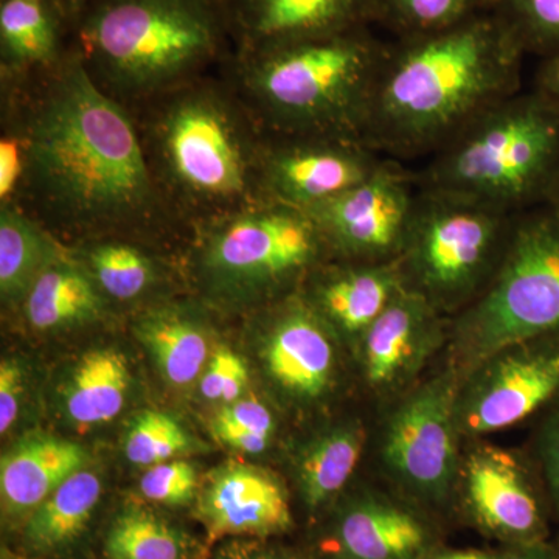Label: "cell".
<instances>
[{
    "instance_id": "obj_1",
    "label": "cell",
    "mask_w": 559,
    "mask_h": 559,
    "mask_svg": "<svg viewBox=\"0 0 559 559\" xmlns=\"http://www.w3.org/2000/svg\"><path fill=\"white\" fill-rule=\"evenodd\" d=\"M2 103L27 135L20 207L62 245L186 229L154 182L131 110L97 86L73 46L49 72L2 83Z\"/></svg>"
},
{
    "instance_id": "obj_2",
    "label": "cell",
    "mask_w": 559,
    "mask_h": 559,
    "mask_svg": "<svg viewBox=\"0 0 559 559\" xmlns=\"http://www.w3.org/2000/svg\"><path fill=\"white\" fill-rule=\"evenodd\" d=\"M524 57L492 10L390 40L360 139L385 159L430 157L489 106L522 91Z\"/></svg>"
},
{
    "instance_id": "obj_3",
    "label": "cell",
    "mask_w": 559,
    "mask_h": 559,
    "mask_svg": "<svg viewBox=\"0 0 559 559\" xmlns=\"http://www.w3.org/2000/svg\"><path fill=\"white\" fill-rule=\"evenodd\" d=\"M130 110L154 182L186 229L263 201L264 130L226 70Z\"/></svg>"
},
{
    "instance_id": "obj_4",
    "label": "cell",
    "mask_w": 559,
    "mask_h": 559,
    "mask_svg": "<svg viewBox=\"0 0 559 559\" xmlns=\"http://www.w3.org/2000/svg\"><path fill=\"white\" fill-rule=\"evenodd\" d=\"M72 46L128 109L234 58L221 0H94L73 25Z\"/></svg>"
},
{
    "instance_id": "obj_5",
    "label": "cell",
    "mask_w": 559,
    "mask_h": 559,
    "mask_svg": "<svg viewBox=\"0 0 559 559\" xmlns=\"http://www.w3.org/2000/svg\"><path fill=\"white\" fill-rule=\"evenodd\" d=\"M389 40L373 25L234 55L224 68L272 134L360 140Z\"/></svg>"
},
{
    "instance_id": "obj_6",
    "label": "cell",
    "mask_w": 559,
    "mask_h": 559,
    "mask_svg": "<svg viewBox=\"0 0 559 559\" xmlns=\"http://www.w3.org/2000/svg\"><path fill=\"white\" fill-rule=\"evenodd\" d=\"M415 173L419 189L447 191L502 212L554 205L559 193V106L520 91L469 121Z\"/></svg>"
},
{
    "instance_id": "obj_7",
    "label": "cell",
    "mask_w": 559,
    "mask_h": 559,
    "mask_svg": "<svg viewBox=\"0 0 559 559\" xmlns=\"http://www.w3.org/2000/svg\"><path fill=\"white\" fill-rule=\"evenodd\" d=\"M190 230L202 288L227 304L286 299L331 259L310 213L277 202H255Z\"/></svg>"
},
{
    "instance_id": "obj_8",
    "label": "cell",
    "mask_w": 559,
    "mask_h": 559,
    "mask_svg": "<svg viewBox=\"0 0 559 559\" xmlns=\"http://www.w3.org/2000/svg\"><path fill=\"white\" fill-rule=\"evenodd\" d=\"M463 358L485 364L507 349L559 340V210L516 213L509 242L479 296L454 320Z\"/></svg>"
},
{
    "instance_id": "obj_9",
    "label": "cell",
    "mask_w": 559,
    "mask_h": 559,
    "mask_svg": "<svg viewBox=\"0 0 559 559\" xmlns=\"http://www.w3.org/2000/svg\"><path fill=\"white\" fill-rule=\"evenodd\" d=\"M514 215L447 191L419 189L399 259L404 288L460 312L495 274Z\"/></svg>"
},
{
    "instance_id": "obj_10",
    "label": "cell",
    "mask_w": 559,
    "mask_h": 559,
    "mask_svg": "<svg viewBox=\"0 0 559 559\" xmlns=\"http://www.w3.org/2000/svg\"><path fill=\"white\" fill-rule=\"evenodd\" d=\"M417 191L414 175L385 159L369 178L308 213L331 259L390 263L406 245Z\"/></svg>"
},
{
    "instance_id": "obj_11",
    "label": "cell",
    "mask_w": 559,
    "mask_h": 559,
    "mask_svg": "<svg viewBox=\"0 0 559 559\" xmlns=\"http://www.w3.org/2000/svg\"><path fill=\"white\" fill-rule=\"evenodd\" d=\"M384 160L360 140L264 131L260 197L310 212L369 178Z\"/></svg>"
},
{
    "instance_id": "obj_12",
    "label": "cell",
    "mask_w": 559,
    "mask_h": 559,
    "mask_svg": "<svg viewBox=\"0 0 559 559\" xmlns=\"http://www.w3.org/2000/svg\"><path fill=\"white\" fill-rule=\"evenodd\" d=\"M457 400L451 378H436L415 390L385 428V465L423 498L443 499L457 473Z\"/></svg>"
},
{
    "instance_id": "obj_13",
    "label": "cell",
    "mask_w": 559,
    "mask_h": 559,
    "mask_svg": "<svg viewBox=\"0 0 559 559\" xmlns=\"http://www.w3.org/2000/svg\"><path fill=\"white\" fill-rule=\"evenodd\" d=\"M559 393V340L500 353L457 400L460 432H495L543 411Z\"/></svg>"
},
{
    "instance_id": "obj_14",
    "label": "cell",
    "mask_w": 559,
    "mask_h": 559,
    "mask_svg": "<svg viewBox=\"0 0 559 559\" xmlns=\"http://www.w3.org/2000/svg\"><path fill=\"white\" fill-rule=\"evenodd\" d=\"M234 55L374 25V0H224Z\"/></svg>"
},
{
    "instance_id": "obj_15",
    "label": "cell",
    "mask_w": 559,
    "mask_h": 559,
    "mask_svg": "<svg viewBox=\"0 0 559 559\" xmlns=\"http://www.w3.org/2000/svg\"><path fill=\"white\" fill-rule=\"evenodd\" d=\"M466 499L484 527L521 543L540 540L544 532L540 480L516 455L479 447L463 466Z\"/></svg>"
},
{
    "instance_id": "obj_16",
    "label": "cell",
    "mask_w": 559,
    "mask_h": 559,
    "mask_svg": "<svg viewBox=\"0 0 559 559\" xmlns=\"http://www.w3.org/2000/svg\"><path fill=\"white\" fill-rule=\"evenodd\" d=\"M323 261L308 275L300 297L326 325L360 340L404 288L399 261Z\"/></svg>"
},
{
    "instance_id": "obj_17",
    "label": "cell",
    "mask_w": 559,
    "mask_h": 559,
    "mask_svg": "<svg viewBox=\"0 0 559 559\" xmlns=\"http://www.w3.org/2000/svg\"><path fill=\"white\" fill-rule=\"evenodd\" d=\"M443 334V312L403 288L360 337L366 378L373 388H400L425 362Z\"/></svg>"
},
{
    "instance_id": "obj_18",
    "label": "cell",
    "mask_w": 559,
    "mask_h": 559,
    "mask_svg": "<svg viewBox=\"0 0 559 559\" xmlns=\"http://www.w3.org/2000/svg\"><path fill=\"white\" fill-rule=\"evenodd\" d=\"M266 341V366L275 382L299 399H318L329 389L334 370L330 326L293 294L277 301Z\"/></svg>"
},
{
    "instance_id": "obj_19",
    "label": "cell",
    "mask_w": 559,
    "mask_h": 559,
    "mask_svg": "<svg viewBox=\"0 0 559 559\" xmlns=\"http://www.w3.org/2000/svg\"><path fill=\"white\" fill-rule=\"evenodd\" d=\"M198 513L212 538L270 536L293 522L282 485L264 471L242 465L224 466L210 476Z\"/></svg>"
},
{
    "instance_id": "obj_20",
    "label": "cell",
    "mask_w": 559,
    "mask_h": 559,
    "mask_svg": "<svg viewBox=\"0 0 559 559\" xmlns=\"http://www.w3.org/2000/svg\"><path fill=\"white\" fill-rule=\"evenodd\" d=\"M72 31L55 0H0V80L22 81L57 68Z\"/></svg>"
},
{
    "instance_id": "obj_21",
    "label": "cell",
    "mask_w": 559,
    "mask_h": 559,
    "mask_svg": "<svg viewBox=\"0 0 559 559\" xmlns=\"http://www.w3.org/2000/svg\"><path fill=\"white\" fill-rule=\"evenodd\" d=\"M87 452L73 441L31 436L17 441L0 463L3 514L31 516L62 481L83 469Z\"/></svg>"
},
{
    "instance_id": "obj_22",
    "label": "cell",
    "mask_w": 559,
    "mask_h": 559,
    "mask_svg": "<svg viewBox=\"0 0 559 559\" xmlns=\"http://www.w3.org/2000/svg\"><path fill=\"white\" fill-rule=\"evenodd\" d=\"M337 543L347 559H419L428 532L411 511L367 496L342 514Z\"/></svg>"
},
{
    "instance_id": "obj_23",
    "label": "cell",
    "mask_w": 559,
    "mask_h": 559,
    "mask_svg": "<svg viewBox=\"0 0 559 559\" xmlns=\"http://www.w3.org/2000/svg\"><path fill=\"white\" fill-rule=\"evenodd\" d=\"M20 307L33 330L57 331L97 322L108 304L68 248L66 255L36 280Z\"/></svg>"
},
{
    "instance_id": "obj_24",
    "label": "cell",
    "mask_w": 559,
    "mask_h": 559,
    "mask_svg": "<svg viewBox=\"0 0 559 559\" xmlns=\"http://www.w3.org/2000/svg\"><path fill=\"white\" fill-rule=\"evenodd\" d=\"M106 304L145 299L162 280V264L146 250L145 241L128 237H100L70 246Z\"/></svg>"
},
{
    "instance_id": "obj_25",
    "label": "cell",
    "mask_w": 559,
    "mask_h": 559,
    "mask_svg": "<svg viewBox=\"0 0 559 559\" xmlns=\"http://www.w3.org/2000/svg\"><path fill=\"white\" fill-rule=\"evenodd\" d=\"M134 331L150 349L165 380L183 388L200 378L207 362L209 337L189 307L153 305L139 316Z\"/></svg>"
},
{
    "instance_id": "obj_26",
    "label": "cell",
    "mask_w": 559,
    "mask_h": 559,
    "mask_svg": "<svg viewBox=\"0 0 559 559\" xmlns=\"http://www.w3.org/2000/svg\"><path fill=\"white\" fill-rule=\"evenodd\" d=\"M68 252L49 229L17 205H0V296L20 307L28 290Z\"/></svg>"
},
{
    "instance_id": "obj_27",
    "label": "cell",
    "mask_w": 559,
    "mask_h": 559,
    "mask_svg": "<svg viewBox=\"0 0 559 559\" xmlns=\"http://www.w3.org/2000/svg\"><path fill=\"white\" fill-rule=\"evenodd\" d=\"M130 369L120 352L92 349L76 364L66 393V412L79 426H95L117 417L130 389Z\"/></svg>"
},
{
    "instance_id": "obj_28",
    "label": "cell",
    "mask_w": 559,
    "mask_h": 559,
    "mask_svg": "<svg viewBox=\"0 0 559 559\" xmlns=\"http://www.w3.org/2000/svg\"><path fill=\"white\" fill-rule=\"evenodd\" d=\"M100 496L97 474L76 471L27 518L24 536L28 546L38 551L68 546L86 528Z\"/></svg>"
},
{
    "instance_id": "obj_29",
    "label": "cell",
    "mask_w": 559,
    "mask_h": 559,
    "mask_svg": "<svg viewBox=\"0 0 559 559\" xmlns=\"http://www.w3.org/2000/svg\"><path fill=\"white\" fill-rule=\"evenodd\" d=\"M364 430L358 423L323 432L305 448L299 480L305 502L316 509L345 487L362 454Z\"/></svg>"
},
{
    "instance_id": "obj_30",
    "label": "cell",
    "mask_w": 559,
    "mask_h": 559,
    "mask_svg": "<svg viewBox=\"0 0 559 559\" xmlns=\"http://www.w3.org/2000/svg\"><path fill=\"white\" fill-rule=\"evenodd\" d=\"M377 21L396 38L450 28L485 10V0H374Z\"/></svg>"
},
{
    "instance_id": "obj_31",
    "label": "cell",
    "mask_w": 559,
    "mask_h": 559,
    "mask_svg": "<svg viewBox=\"0 0 559 559\" xmlns=\"http://www.w3.org/2000/svg\"><path fill=\"white\" fill-rule=\"evenodd\" d=\"M178 533L148 511H123L106 536L108 559H182Z\"/></svg>"
},
{
    "instance_id": "obj_32",
    "label": "cell",
    "mask_w": 559,
    "mask_h": 559,
    "mask_svg": "<svg viewBox=\"0 0 559 559\" xmlns=\"http://www.w3.org/2000/svg\"><path fill=\"white\" fill-rule=\"evenodd\" d=\"M491 10L525 55L559 51V0H498Z\"/></svg>"
},
{
    "instance_id": "obj_33",
    "label": "cell",
    "mask_w": 559,
    "mask_h": 559,
    "mask_svg": "<svg viewBox=\"0 0 559 559\" xmlns=\"http://www.w3.org/2000/svg\"><path fill=\"white\" fill-rule=\"evenodd\" d=\"M189 444V436L175 418L150 411L132 423L124 439V454L134 465L154 466L186 451Z\"/></svg>"
},
{
    "instance_id": "obj_34",
    "label": "cell",
    "mask_w": 559,
    "mask_h": 559,
    "mask_svg": "<svg viewBox=\"0 0 559 559\" xmlns=\"http://www.w3.org/2000/svg\"><path fill=\"white\" fill-rule=\"evenodd\" d=\"M28 148L24 124L16 110L2 103V131H0V205L20 207Z\"/></svg>"
},
{
    "instance_id": "obj_35",
    "label": "cell",
    "mask_w": 559,
    "mask_h": 559,
    "mask_svg": "<svg viewBox=\"0 0 559 559\" xmlns=\"http://www.w3.org/2000/svg\"><path fill=\"white\" fill-rule=\"evenodd\" d=\"M197 488V469L187 462L159 463L151 466L148 473L140 480L142 495L164 506L189 503Z\"/></svg>"
},
{
    "instance_id": "obj_36",
    "label": "cell",
    "mask_w": 559,
    "mask_h": 559,
    "mask_svg": "<svg viewBox=\"0 0 559 559\" xmlns=\"http://www.w3.org/2000/svg\"><path fill=\"white\" fill-rule=\"evenodd\" d=\"M249 382L245 359L230 349H218L202 374L201 393L210 401L234 403L240 399Z\"/></svg>"
},
{
    "instance_id": "obj_37",
    "label": "cell",
    "mask_w": 559,
    "mask_h": 559,
    "mask_svg": "<svg viewBox=\"0 0 559 559\" xmlns=\"http://www.w3.org/2000/svg\"><path fill=\"white\" fill-rule=\"evenodd\" d=\"M546 417L536 437V474L559 514V393L544 407Z\"/></svg>"
},
{
    "instance_id": "obj_38",
    "label": "cell",
    "mask_w": 559,
    "mask_h": 559,
    "mask_svg": "<svg viewBox=\"0 0 559 559\" xmlns=\"http://www.w3.org/2000/svg\"><path fill=\"white\" fill-rule=\"evenodd\" d=\"M213 425L234 426L252 432L272 436L274 432V418L266 406L259 400H241L226 404L213 418Z\"/></svg>"
},
{
    "instance_id": "obj_39",
    "label": "cell",
    "mask_w": 559,
    "mask_h": 559,
    "mask_svg": "<svg viewBox=\"0 0 559 559\" xmlns=\"http://www.w3.org/2000/svg\"><path fill=\"white\" fill-rule=\"evenodd\" d=\"M24 385V370L20 362L3 359L0 364V433L9 432L16 421Z\"/></svg>"
},
{
    "instance_id": "obj_40",
    "label": "cell",
    "mask_w": 559,
    "mask_h": 559,
    "mask_svg": "<svg viewBox=\"0 0 559 559\" xmlns=\"http://www.w3.org/2000/svg\"><path fill=\"white\" fill-rule=\"evenodd\" d=\"M213 436L226 444V447L234 448V450L246 452V454H260L266 450L270 444L271 436L264 433L252 432L234 426L213 425Z\"/></svg>"
},
{
    "instance_id": "obj_41",
    "label": "cell",
    "mask_w": 559,
    "mask_h": 559,
    "mask_svg": "<svg viewBox=\"0 0 559 559\" xmlns=\"http://www.w3.org/2000/svg\"><path fill=\"white\" fill-rule=\"evenodd\" d=\"M532 90L559 106V51L540 58Z\"/></svg>"
},
{
    "instance_id": "obj_42",
    "label": "cell",
    "mask_w": 559,
    "mask_h": 559,
    "mask_svg": "<svg viewBox=\"0 0 559 559\" xmlns=\"http://www.w3.org/2000/svg\"><path fill=\"white\" fill-rule=\"evenodd\" d=\"M502 559H558V557L557 550L540 540H532V543H521L518 549L511 550Z\"/></svg>"
},
{
    "instance_id": "obj_43",
    "label": "cell",
    "mask_w": 559,
    "mask_h": 559,
    "mask_svg": "<svg viewBox=\"0 0 559 559\" xmlns=\"http://www.w3.org/2000/svg\"><path fill=\"white\" fill-rule=\"evenodd\" d=\"M55 2H57L58 9L61 10L62 16L66 17L70 31H72L73 25L80 20L81 14L86 11L87 7H90L94 0H55Z\"/></svg>"
},
{
    "instance_id": "obj_44",
    "label": "cell",
    "mask_w": 559,
    "mask_h": 559,
    "mask_svg": "<svg viewBox=\"0 0 559 559\" xmlns=\"http://www.w3.org/2000/svg\"><path fill=\"white\" fill-rule=\"evenodd\" d=\"M436 559H498L492 555L484 554V551H455V554L441 555Z\"/></svg>"
},
{
    "instance_id": "obj_45",
    "label": "cell",
    "mask_w": 559,
    "mask_h": 559,
    "mask_svg": "<svg viewBox=\"0 0 559 559\" xmlns=\"http://www.w3.org/2000/svg\"><path fill=\"white\" fill-rule=\"evenodd\" d=\"M0 559H24L20 557V555L13 554L10 549H7V547H2V558Z\"/></svg>"
},
{
    "instance_id": "obj_46",
    "label": "cell",
    "mask_w": 559,
    "mask_h": 559,
    "mask_svg": "<svg viewBox=\"0 0 559 559\" xmlns=\"http://www.w3.org/2000/svg\"><path fill=\"white\" fill-rule=\"evenodd\" d=\"M498 0H485V10H491Z\"/></svg>"
},
{
    "instance_id": "obj_47",
    "label": "cell",
    "mask_w": 559,
    "mask_h": 559,
    "mask_svg": "<svg viewBox=\"0 0 559 559\" xmlns=\"http://www.w3.org/2000/svg\"><path fill=\"white\" fill-rule=\"evenodd\" d=\"M555 207H557L559 210V193H558V198H557V201H555Z\"/></svg>"
},
{
    "instance_id": "obj_48",
    "label": "cell",
    "mask_w": 559,
    "mask_h": 559,
    "mask_svg": "<svg viewBox=\"0 0 559 559\" xmlns=\"http://www.w3.org/2000/svg\"><path fill=\"white\" fill-rule=\"evenodd\" d=\"M555 550H557V557H558V559H559V539H558L557 547H555Z\"/></svg>"
},
{
    "instance_id": "obj_49",
    "label": "cell",
    "mask_w": 559,
    "mask_h": 559,
    "mask_svg": "<svg viewBox=\"0 0 559 559\" xmlns=\"http://www.w3.org/2000/svg\"><path fill=\"white\" fill-rule=\"evenodd\" d=\"M223 2H224V0H221V3H223Z\"/></svg>"
}]
</instances>
